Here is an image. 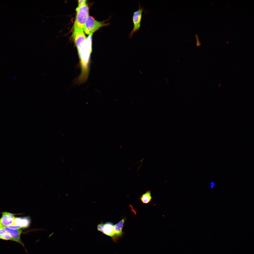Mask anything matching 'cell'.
Returning <instances> with one entry per match:
<instances>
[{
    "label": "cell",
    "instance_id": "cell-4",
    "mask_svg": "<svg viewBox=\"0 0 254 254\" xmlns=\"http://www.w3.org/2000/svg\"><path fill=\"white\" fill-rule=\"evenodd\" d=\"M73 36L77 49L83 45L86 39V37L83 29L80 28L74 29Z\"/></svg>",
    "mask_w": 254,
    "mask_h": 254
},
{
    "label": "cell",
    "instance_id": "cell-12",
    "mask_svg": "<svg viewBox=\"0 0 254 254\" xmlns=\"http://www.w3.org/2000/svg\"><path fill=\"white\" fill-rule=\"evenodd\" d=\"M9 228L14 229H18L22 228V227L19 225H12L7 226Z\"/></svg>",
    "mask_w": 254,
    "mask_h": 254
},
{
    "label": "cell",
    "instance_id": "cell-15",
    "mask_svg": "<svg viewBox=\"0 0 254 254\" xmlns=\"http://www.w3.org/2000/svg\"><path fill=\"white\" fill-rule=\"evenodd\" d=\"M210 188L211 189H213L215 186V183L213 182H210Z\"/></svg>",
    "mask_w": 254,
    "mask_h": 254
},
{
    "label": "cell",
    "instance_id": "cell-17",
    "mask_svg": "<svg viewBox=\"0 0 254 254\" xmlns=\"http://www.w3.org/2000/svg\"><path fill=\"white\" fill-rule=\"evenodd\" d=\"M17 76L14 77L13 78V79H15L16 78H17Z\"/></svg>",
    "mask_w": 254,
    "mask_h": 254
},
{
    "label": "cell",
    "instance_id": "cell-8",
    "mask_svg": "<svg viewBox=\"0 0 254 254\" xmlns=\"http://www.w3.org/2000/svg\"><path fill=\"white\" fill-rule=\"evenodd\" d=\"M14 218H10L6 215L2 214V217L0 219V222L3 226H7L13 224Z\"/></svg>",
    "mask_w": 254,
    "mask_h": 254
},
{
    "label": "cell",
    "instance_id": "cell-1",
    "mask_svg": "<svg viewBox=\"0 0 254 254\" xmlns=\"http://www.w3.org/2000/svg\"><path fill=\"white\" fill-rule=\"evenodd\" d=\"M76 10L77 14L73 27L74 29L80 28L83 29L86 21L89 16V8L85 2L78 5Z\"/></svg>",
    "mask_w": 254,
    "mask_h": 254
},
{
    "label": "cell",
    "instance_id": "cell-9",
    "mask_svg": "<svg viewBox=\"0 0 254 254\" xmlns=\"http://www.w3.org/2000/svg\"><path fill=\"white\" fill-rule=\"evenodd\" d=\"M22 231V230L20 229H17L16 231L10 235L11 237L12 240L18 242L23 246L20 239V236Z\"/></svg>",
    "mask_w": 254,
    "mask_h": 254
},
{
    "label": "cell",
    "instance_id": "cell-10",
    "mask_svg": "<svg viewBox=\"0 0 254 254\" xmlns=\"http://www.w3.org/2000/svg\"><path fill=\"white\" fill-rule=\"evenodd\" d=\"M152 198L151 191H147L141 196L140 199L143 203L147 204L151 201Z\"/></svg>",
    "mask_w": 254,
    "mask_h": 254
},
{
    "label": "cell",
    "instance_id": "cell-14",
    "mask_svg": "<svg viewBox=\"0 0 254 254\" xmlns=\"http://www.w3.org/2000/svg\"><path fill=\"white\" fill-rule=\"evenodd\" d=\"M86 0H78V5H81L82 4L86 2Z\"/></svg>",
    "mask_w": 254,
    "mask_h": 254
},
{
    "label": "cell",
    "instance_id": "cell-3",
    "mask_svg": "<svg viewBox=\"0 0 254 254\" xmlns=\"http://www.w3.org/2000/svg\"><path fill=\"white\" fill-rule=\"evenodd\" d=\"M144 10L143 6L141 7L140 2H139L138 10L133 12L132 20L133 24V28L129 34V38H131L134 33L138 30L140 26L141 22L142 17V13Z\"/></svg>",
    "mask_w": 254,
    "mask_h": 254
},
{
    "label": "cell",
    "instance_id": "cell-6",
    "mask_svg": "<svg viewBox=\"0 0 254 254\" xmlns=\"http://www.w3.org/2000/svg\"><path fill=\"white\" fill-rule=\"evenodd\" d=\"M126 218L125 217L119 222L114 225V234L112 238L113 240L116 241L120 238L124 234L122 231L124 223Z\"/></svg>",
    "mask_w": 254,
    "mask_h": 254
},
{
    "label": "cell",
    "instance_id": "cell-19",
    "mask_svg": "<svg viewBox=\"0 0 254 254\" xmlns=\"http://www.w3.org/2000/svg\"><path fill=\"white\" fill-rule=\"evenodd\" d=\"M2 225V224H1V223H0V225Z\"/></svg>",
    "mask_w": 254,
    "mask_h": 254
},
{
    "label": "cell",
    "instance_id": "cell-5",
    "mask_svg": "<svg viewBox=\"0 0 254 254\" xmlns=\"http://www.w3.org/2000/svg\"><path fill=\"white\" fill-rule=\"evenodd\" d=\"M97 228L99 230L111 238L114 235V225L111 223L100 224L98 225Z\"/></svg>",
    "mask_w": 254,
    "mask_h": 254
},
{
    "label": "cell",
    "instance_id": "cell-2",
    "mask_svg": "<svg viewBox=\"0 0 254 254\" xmlns=\"http://www.w3.org/2000/svg\"><path fill=\"white\" fill-rule=\"evenodd\" d=\"M107 25V24L103 21H98L93 17L88 16L85 22L83 30L86 34L90 35L100 28Z\"/></svg>",
    "mask_w": 254,
    "mask_h": 254
},
{
    "label": "cell",
    "instance_id": "cell-18",
    "mask_svg": "<svg viewBox=\"0 0 254 254\" xmlns=\"http://www.w3.org/2000/svg\"><path fill=\"white\" fill-rule=\"evenodd\" d=\"M3 226L2 225H0V228H2V227Z\"/></svg>",
    "mask_w": 254,
    "mask_h": 254
},
{
    "label": "cell",
    "instance_id": "cell-13",
    "mask_svg": "<svg viewBox=\"0 0 254 254\" xmlns=\"http://www.w3.org/2000/svg\"><path fill=\"white\" fill-rule=\"evenodd\" d=\"M2 214L6 215L8 217L14 219L15 218L13 214L7 212H3L2 213Z\"/></svg>",
    "mask_w": 254,
    "mask_h": 254
},
{
    "label": "cell",
    "instance_id": "cell-16",
    "mask_svg": "<svg viewBox=\"0 0 254 254\" xmlns=\"http://www.w3.org/2000/svg\"><path fill=\"white\" fill-rule=\"evenodd\" d=\"M6 233L5 230L2 228H0V234Z\"/></svg>",
    "mask_w": 254,
    "mask_h": 254
},
{
    "label": "cell",
    "instance_id": "cell-7",
    "mask_svg": "<svg viewBox=\"0 0 254 254\" xmlns=\"http://www.w3.org/2000/svg\"><path fill=\"white\" fill-rule=\"evenodd\" d=\"M30 218L28 217L23 218L15 217L13 225H20L22 228H24L28 227L30 223Z\"/></svg>",
    "mask_w": 254,
    "mask_h": 254
},
{
    "label": "cell",
    "instance_id": "cell-11",
    "mask_svg": "<svg viewBox=\"0 0 254 254\" xmlns=\"http://www.w3.org/2000/svg\"><path fill=\"white\" fill-rule=\"evenodd\" d=\"M0 239L12 240V237L10 235L7 233L0 234Z\"/></svg>",
    "mask_w": 254,
    "mask_h": 254
}]
</instances>
